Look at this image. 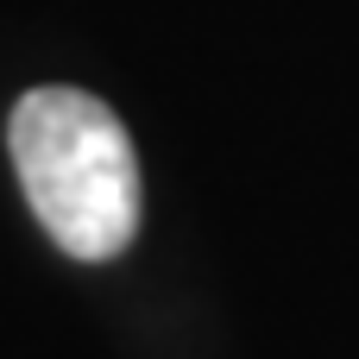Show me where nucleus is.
I'll use <instances>...</instances> for the list:
<instances>
[{
    "instance_id": "nucleus-1",
    "label": "nucleus",
    "mask_w": 359,
    "mask_h": 359,
    "mask_svg": "<svg viewBox=\"0 0 359 359\" xmlns=\"http://www.w3.org/2000/svg\"><path fill=\"white\" fill-rule=\"evenodd\" d=\"M19 189L69 259H120L139 233V158L107 101L88 88H32L6 120Z\"/></svg>"
}]
</instances>
